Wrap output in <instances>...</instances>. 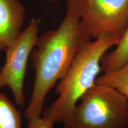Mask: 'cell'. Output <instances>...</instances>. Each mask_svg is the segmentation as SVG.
I'll list each match as a JSON object with an SVG mask.
<instances>
[{
  "instance_id": "6",
  "label": "cell",
  "mask_w": 128,
  "mask_h": 128,
  "mask_svg": "<svg viewBox=\"0 0 128 128\" xmlns=\"http://www.w3.org/2000/svg\"><path fill=\"white\" fill-rule=\"evenodd\" d=\"M26 8L19 0H0V51L6 49L22 33Z\"/></svg>"
},
{
  "instance_id": "1",
  "label": "cell",
  "mask_w": 128,
  "mask_h": 128,
  "mask_svg": "<svg viewBox=\"0 0 128 128\" xmlns=\"http://www.w3.org/2000/svg\"><path fill=\"white\" fill-rule=\"evenodd\" d=\"M90 40L76 10L67 0L66 13L60 26L38 37L36 49L30 55L35 79L26 119L40 116L49 90L66 75L80 47Z\"/></svg>"
},
{
  "instance_id": "2",
  "label": "cell",
  "mask_w": 128,
  "mask_h": 128,
  "mask_svg": "<svg viewBox=\"0 0 128 128\" xmlns=\"http://www.w3.org/2000/svg\"><path fill=\"white\" fill-rule=\"evenodd\" d=\"M120 38L104 35L82 44L64 77L57 85L59 97L43 110L44 116L68 127L77 102L96 84L102 70V60L110 48L115 46Z\"/></svg>"
},
{
  "instance_id": "13",
  "label": "cell",
  "mask_w": 128,
  "mask_h": 128,
  "mask_svg": "<svg viewBox=\"0 0 128 128\" xmlns=\"http://www.w3.org/2000/svg\"><path fill=\"white\" fill-rule=\"evenodd\" d=\"M1 67H0V72H1Z\"/></svg>"
},
{
  "instance_id": "5",
  "label": "cell",
  "mask_w": 128,
  "mask_h": 128,
  "mask_svg": "<svg viewBox=\"0 0 128 128\" xmlns=\"http://www.w3.org/2000/svg\"><path fill=\"white\" fill-rule=\"evenodd\" d=\"M39 31V21L32 18L29 24L6 49V63L0 72V90L10 88L16 104H25L24 81L28 58L36 44Z\"/></svg>"
},
{
  "instance_id": "8",
  "label": "cell",
  "mask_w": 128,
  "mask_h": 128,
  "mask_svg": "<svg viewBox=\"0 0 128 128\" xmlns=\"http://www.w3.org/2000/svg\"><path fill=\"white\" fill-rule=\"evenodd\" d=\"M0 128H23L22 113L0 92Z\"/></svg>"
},
{
  "instance_id": "7",
  "label": "cell",
  "mask_w": 128,
  "mask_h": 128,
  "mask_svg": "<svg viewBox=\"0 0 128 128\" xmlns=\"http://www.w3.org/2000/svg\"><path fill=\"white\" fill-rule=\"evenodd\" d=\"M116 48L104 55L102 60V70L108 73L119 68L128 61V26Z\"/></svg>"
},
{
  "instance_id": "3",
  "label": "cell",
  "mask_w": 128,
  "mask_h": 128,
  "mask_svg": "<svg viewBox=\"0 0 128 128\" xmlns=\"http://www.w3.org/2000/svg\"><path fill=\"white\" fill-rule=\"evenodd\" d=\"M81 100L67 128H128V98L114 88L96 83Z\"/></svg>"
},
{
  "instance_id": "11",
  "label": "cell",
  "mask_w": 128,
  "mask_h": 128,
  "mask_svg": "<svg viewBox=\"0 0 128 128\" xmlns=\"http://www.w3.org/2000/svg\"><path fill=\"white\" fill-rule=\"evenodd\" d=\"M44 1H47V2H55L56 0H44Z\"/></svg>"
},
{
  "instance_id": "9",
  "label": "cell",
  "mask_w": 128,
  "mask_h": 128,
  "mask_svg": "<svg viewBox=\"0 0 128 128\" xmlns=\"http://www.w3.org/2000/svg\"><path fill=\"white\" fill-rule=\"evenodd\" d=\"M96 83L114 88L128 98V61L114 71L98 76Z\"/></svg>"
},
{
  "instance_id": "4",
  "label": "cell",
  "mask_w": 128,
  "mask_h": 128,
  "mask_svg": "<svg viewBox=\"0 0 128 128\" xmlns=\"http://www.w3.org/2000/svg\"><path fill=\"white\" fill-rule=\"evenodd\" d=\"M90 39L104 35L121 38L128 26V0H69Z\"/></svg>"
},
{
  "instance_id": "10",
  "label": "cell",
  "mask_w": 128,
  "mask_h": 128,
  "mask_svg": "<svg viewBox=\"0 0 128 128\" xmlns=\"http://www.w3.org/2000/svg\"><path fill=\"white\" fill-rule=\"evenodd\" d=\"M27 120L28 121V128H54L55 122L46 117H32Z\"/></svg>"
},
{
  "instance_id": "12",
  "label": "cell",
  "mask_w": 128,
  "mask_h": 128,
  "mask_svg": "<svg viewBox=\"0 0 128 128\" xmlns=\"http://www.w3.org/2000/svg\"><path fill=\"white\" fill-rule=\"evenodd\" d=\"M64 128H67V127H66V126H64Z\"/></svg>"
}]
</instances>
